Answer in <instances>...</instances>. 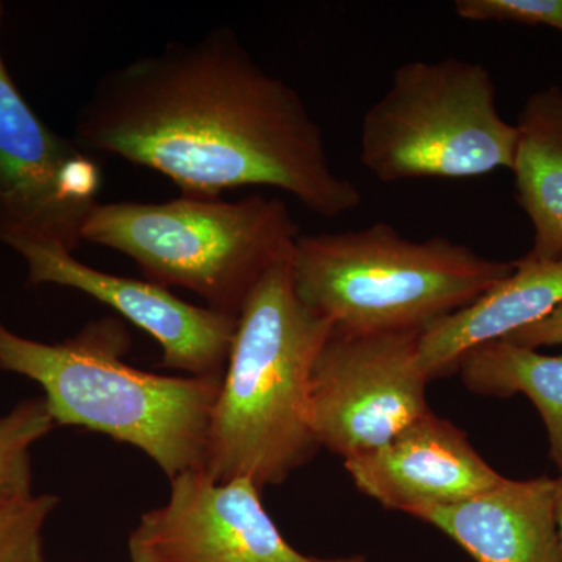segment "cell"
<instances>
[{
  "label": "cell",
  "instance_id": "cell-1",
  "mask_svg": "<svg viewBox=\"0 0 562 562\" xmlns=\"http://www.w3.org/2000/svg\"><path fill=\"white\" fill-rule=\"evenodd\" d=\"M76 140L160 172L191 198L268 187L327 220L362 201L333 168L302 95L227 27L109 70L77 113Z\"/></svg>",
  "mask_w": 562,
  "mask_h": 562
},
{
  "label": "cell",
  "instance_id": "cell-2",
  "mask_svg": "<svg viewBox=\"0 0 562 562\" xmlns=\"http://www.w3.org/2000/svg\"><path fill=\"white\" fill-rule=\"evenodd\" d=\"M290 261L266 273L239 313L210 420L203 469L213 482L246 479L262 491L286 482L319 452L310 384L335 327L299 301Z\"/></svg>",
  "mask_w": 562,
  "mask_h": 562
},
{
  "label": "cell",
  "instance_id": "cell-3",
  "mask_svg": "<svg viewBox=\"0 0 562 562\" xmlns=\"http://www.w3.org/2000/svg\"><path fill=\"white\" fill-rule=\"evenodd\" d=\"M131 344L122 322L111 317L57 344L24 338L0 322V369L43 387L55 425L136 447L169 480L205 468L222 380L140 371L124 360Z\"/></svg>",
  "mask_w": 562,
  "mask_h": 562
},
{
  "label": "cell",
  "instance_id": "cell-4",
  "mask_svg": "<svg viewBox=\"0 0 562 562\" xmlns=\"http://www.w3.org/2000/svg\"><path fill=\"white\" fill-rule=\"evenodd\" d=\"M292 288L310 312L336 330H424L472 305L512 276L443 236L405 238L386 222L358 231L301 235L290 261Z\"/></svg>",
  "mask_w": 562,
  "mask_h": 562
},
{
  "label": "cell",
  "instance_id": "cell-5",
  "mask_svg": "<svg viewBox=\"0 0 562 562\" xmlns=\"http://www.w3.org/2000/svg\"><path fill=\"white\" fill-rule=\"evenodd\" d=\"M299 236L286 203L262 195L99 202L81 233L131 258L151 283L194 292L235 317L266 273L291 260Z\"/></svg>",
  "mask_w": 562,
  "mask_h": 562
},
{
  "label": "cell",
  "instance_id": "cell-6",
  "mask_svg": "<svg viewBox=\"0 0 562 562\" xmlns=\"http://www.w3.org/2000/svg\"><path fill=\"white\" fill-rule=\"evenodd\" d=\"M495 98L494 79L480 63H405L362 117L361 165L383 183L512 171L517 128L503 120Z\"/></svg>",
  "mask_w": 562,
  "mask_h": 562
},
{
  "label": "cell",
  "instance_id": "cell-7",
  "mask_svg": "<svg viewBox=\"0 0 562 562\" xmlns=\"http://www.w3.org/2000/svg\"><path fill=\"white\" fill-rule=\"evenodd\" d=\"M422 330L333 328L310 384V424L321 447L344 461L386 446L431 412L419 362Z\"/></svg>",
  "mask_w": 562,
  "mask_h": 562
},
{
  "label": "cell",
  "instance_id": "cell-8",
  "mask_svg": "<svg viewBox=\"0 0 562 562\" xmlns=\"http://www.w3.org/2000/svg\"><path fill=\"white\" fill-rule=\"evenodd\" d=\"M101 190L98 162L41 121L0 55V243L74 254Z\"/></svg>",
  "mask_w": 562,
  "mask_h": 562
},
{
  "label": "cell",
  "instance_id": "cell-9",
  "mask_svg": "<svg viewBox=\"0 0 562 562\" xmlns=\"http://www.w3.org/2000/svg\"><path fill=\"white\" fill-rule=\"evenodd\" d=\"M250 480L216 483L205 469L171 480L168 502L140 516L128 539L133 562H366L316 558L284 541Z\"/></svg>",
  "mask_w": 562,
  "mask_h": 562
},
{
  "label": "cell",
  "instance_id": "cell-10",
  "mask_svg": "<svg viewBox=\"0 0 562 562\" xmlns=\"http://www.w3.org/2000/svg\"><path fill=\"white\" fill-rule=\"evenodd\" d=\"M16 251L27 262L31 283L83 292L149 333L161 347L162 368L191 376H224L238 317L181 301L149 280L99 271L70 251L36 246Z\"/></svg>",
  "mask_w": 562,
  "mask_h": 562
},
{
  "label": "cell",
  "instance_id": "cell-11",
  "mask_svg": "<svg viewBox=\"0 0 562 562\" xmlns=\"http://www.w3.org/2000/svg\"><path fill=\"white\" fill-rule=\"evenodd\" d=\"M344 465L362 494L409 516L468 501L503 480L473 449L464 431L432 412L386 446L350 458Z\"/></svg>",
  "mask_w": 562,
  "mask_h": 562
},
{
  "label": "cell",
  "instance_id": "cell-12",
  "mask_svg": "<svg viewBox=\"0 0 562 562\" xmlns=\"http://www.w3.org/2000/svg\"><path fill=\"white\" fill-rule=\"evenodd\" d=\"M554 480H508L454 505L412 516L452 538L476 562H560Z\"/></svg>",
  "mask_w": 562,
  "mask_h": 562
},
{
  "label": "cell",
  "instance_id": "cell-13",
  "mask_svg": "<svg viewBox=\"0 0 562 562\" xmlns=\"http://www.w3.org/2000/svg\"><path fill=\"white\" fill-rule=\"evenodd\" d=\"M562 303V261H513L512 276L472 305L422 330L419 362L428 380L457 372L465 351L543 319Z\"/></svg>",
  "mask_w": 562,
  "mask_h": 562
},
{
  "label": "cell",
  "instance_id": "cell-14",
  "mask_svg": "<svg viewBox=\"0 0 562 562\" xmlns=\"http://www.w3.org/2000/svg\"><path fill=\"white\" fill-rule=\"evenodd\" d=\"M516 128V198L535 231L524 258L562 261V88L552 85L532 92Z\"/></svg>",
  "mask_w": 562,
  "mask_h": 562
},
{
  "label": "cell",
  "instance_id": "cell-15",
  "mask_svg": "<svg viewBox=\"0 0 562 562\" xmlns=\"http://www.w3.org/2000/svg\"><path fill=\"white\" fill-rule=\"evenodd\" d=\"M457 371L465 387L484 397L527 395L546 425L550 458L562 469V355L497 339L465 351Z\"/></svg>",
  "mask_w": 562,
  "mask_h": 562
},
{
  "label": "cell",
  "instance_id": "cell-16",
  "mask_svg": "<svg viewBox=\"0 0 562 562\" xmlns=\"http://www.w3.org/2000/svg\"><path fill=\"white\" fill-rule=\"evenodd\" d=\"M55 427L44 397L22 401L0 417V506L33 497L31 447Z\"/></svg>",
  "mask_w": 562,
  "mask_h": 562
},
{
  "label": "cell",
  "instance_id": "cell-17",
  "mask_svg": "<svg viewBox=\"0 0 562 562\" xmlns=\"http://www.w3.org/2000/svg\"><path fill=\"white\" fill-rule=\"evenodd\" d=\"M57 495H33L0 506V562H44L43 528L57 509Z\"/></svg>",
  "mask_w": 562,
  "mask_h": 562
},
{
  "label": "cell",
  "instance_id": "cell-18",
  "mask_svg": "<svg viewBox=\"0 0 562 562\" xmlns=\"http://www.w3.org/2000/svg\"><path fill=\"white\" fill-rule=\"evenodd\" d=\"M454 11L465 21L546 25L562 33V0H458Z\"/></svg>",
  "mask_w": 562,
  "mask_h": 562
},
{
  "label": "cell",
  "instance_id": "cell-19",
  "mask_svg": "<svg viewBox=\"0 0 562 562\" xmlns=\"http://www.w3.org/2000/svg\"><path fill=\"white\" fill-rule=\"evenodd\" d=\"M503 341L532 350L546 346H560L562 344V303L543 319L512 333L503 338Z\"/></svg>",
  "mask_w": 562,
  "mask_h": 562
},
{
  "label": "cell",
  "instance_id": "cell-20",
  "mask_svg": "<svg viewBox=\"0 0 562 562\" xmlns=\"http://www.w3.org/2000/svg\"><path fill=\"white\" fill-rule=\"evenodd\" d=\"M554 512H557L558 536H560V562H562V469L560 479L554 480Z\"/></svg>",
  "mask_w": 562,
  "mask_h": 562
},
{
  "label": "cell",
  "instance_id": "cell-21",
  "mask_svg": "<svg viewBox=\"0 0 562 562\" xmlns=\"http://www.w3.org/2000/svg\"><path fill=\"white\" fill-rule=\"evenodd\" d=\"M3 11H5V9H3V3L0 2V22H2Z\"/></svg>",
  "mask_w": 562,
  "mask_h": 562
}]
</instances>
